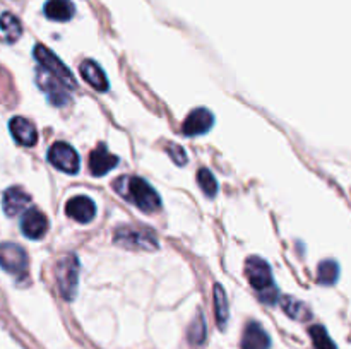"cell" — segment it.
Returning a JSON list of instances; mask_svg holds the SVG:
<instances>
[{
  "instance_id": "ffe728a7",
  "label": "cell",
  "mask_w": 351,
  "mask_h": 349,
  "mask_svg": "<svg viewBox=\"0 0 351 349\" xmlns=\"http://www.w3.org/2000/svg\"><path fill=\"white\" fill-rule=\"evenodd\" d=\"M339 277V266L335 260H324L319 263L317 281L322 286H332Z\"/></svg>"
},
{
  "instance_id": "6da1fadb",
  "label": "cell",
  "mask_w": 351,
  "mask_h": 349,
  "mask_svg": "<svg viewBox=\"0 0 351 349\" xmlns=\"http://www.w3.org/2000/svg\"><path fill=\"white\" fill-rule=\"evenodd\" d=\"M117 194L144 212H154L161 207V198L147 181L139 177H122L113 183Z\"/></svg>"
},
{
  "instance_id": "8fae6325",
  "label": "cell",
  "mask_w": 351,
  "mask_h": 349,
  "mask_svg": "<svg viewBox=\"0 0 351 349\" xmlns=\"http://www.w3.org/2000/svg\"><path fill=\"white\" fill-rule=\"evenodd\" d=\"M36 77H38L36 82H38V86H40V89L43 92H47L48 98H50V101L53 103V105L62 106L69 101L67 89H65V86L62 84L57 77H53L51 74H48L45 68H41V70L38 72Z\"/></svg>"
},
{
  "instance_id": "2e32d148",
  "label": "cell",
  "mask_w": 351,
  "mask_h": 349,
  "mask_svg": "<svg viewBox=\"0 0 351 349\" xmlns=\"http://www.w3.org/2000/svg\"><path fill=\"white\" fill-rule=\"evenodd\" d=\"M81 75L82 79H84L86 82H88L89 86H91L93 89H96V91L99 92H106V89H108V79H106L105 72L101 70V67H99L96 62L93 60H84L81 64Z\"/></svg>"
},
{
  "instance_id": "d4e9b609",
  "label": "cell",
  "mask_w": 351,
  "mask_h": 349,
  "mask_svg": "<svg viewBox=\"0 0 351 349\" xmlns=\"http://www.w3.org/2000/svg\"><path fill=\"white\" fill-rule=\"evenodd\" d=\"M167 151H168V154H170L171 159H173L178 166H184V164L187 163V154H185V151L182 149L180 146H177V144L173 146V144H170Z\"/></svg>"
},
{
  "instance_id": "7a4b0ae2",
  "label": "cell",
  "mask_w": 351,
  "mask_h": 349,
  "mask_svg": "<svg viewBox=\"0 0 351 349\" xmlns=\"http://www.w3.org/2000/svg\"><path fill=\"white\" fill-rule=\"evenodd\" d=\"M245 276L264 303H274L278 300L273 272L266 260L261 257H249L245 262Z\"/></svg>"
},
{
  "instance_id": "52a82bcc",
  "label": "cell",
  "mask_w": 351,
  "mask_h": 349,
  "mask_svg": "<svg viewBox=\"0 0 351 349\" xmlns=\"http://www.w3.org/2000/svg\"><path fill=\"white\" fill-rule=\"evenodd\" d=\"M48 161L53 164L57 170L64 171V173L75 174L79 171V154L75 153L74 147L67 142H55L53 146L48 149Z\"/></svg>"
},
{
  "instance_id": "30bf717a",
  "label": "cell",
  "mask_w": 351,
  "mask_h": 349,
  "mask_svg": "<svg viewBox=\"0 0 351 349\" xmlns=\"http://www.w3.org/2000/svg\"><path fill=\"white\" fill-rule=\"evenodd\" d=\"M65 214L81 224H88L96 216V205L88 195H75L65 204Z\"/></svg>"
},
{
  "instance_id": "d6986e66",
  "label": "cell",
  "mask_w": 351,
  "mask_h": 349,
  "mask_svg": "<svg viewBox=\"0 0 351 349\" xmlns=\"http://www.w3.org/2000/svg\"><path fill=\"white\" fill-rule=\"evenodd\" d=\"M0 29L5 34L7 41H16L23 34V26H21L19 19L14 14L3 12L0 16Z\"/></svg>"
},
{
  "instance_id": "7c38bea8",
  "label": "cell",
  "mask_w": 351,
  "mask_h": 349,
  "mask_svg": "<svg viewBox=\"0 0 351 349\" xmlns=\"http://www.w3.org/2000/svg\"><path fill=\"white\" fill-rule=\"evenodd\" d=\"M119 164V157L115 154L110 153L106 149V146L99 144L91 154H89V171H91L95 177H103L108 171H112L113 168H117Z\"/></svg>"
},
{
  "instance_id": "e0dca14e",
  "label": "cell",
  "mask_w": 351,
  "mask_h": 349,
  "mask_svg": "<svg viewBox=\"0 0 351 349\" xmlns=\"http://www.w3.org/2000/svg\"><path fill=\"white\" fill-rule=\"evenodd\" d=\"M75 14V7L71 0H48L45 3V16L51 21L65 23L71 21Z\"/></svg>"
},
{
  "instance_id": "4fadbf2b",
  "label": "cell",
  "mask_w": 351,
  "mask_h": 349,
  "mask_svg": "<svg viewBox=\"0 0 351 349\" xmlns=\"http://www.w3.org/2000/svg\"><path fill=\"white\" fill-rule=\"evenodd\" d=\"M31 202V195L24 192L21 187H10L7 188L2 198V207L9 218L19 216L26 211V207Z\"/></svg>"
},
{
  "instance_id": "9c48e42d",
  "label": "cell",
  "mask_w": 351,
  "mask_h": 349,
  "mask_svg": "<svg viewBox=\"0 0 351 349\" xmlns=\"http://www.w3.org/2000/svg\"><path fill=\"white\" fill-rule=\"evenodd\" d=\"M213 113L206 108H195L189 113L187 118L184 120V125H182V132L187 137H195L202 135V133L209 132L213 129Z\"/></svg>"
},
{
  "instance_id": "5b68a950",
  "label": "cell",
  "mask_w": 351,
  "mask_h": 349,
  "mask_svg": "<svg viewBox=\"0 0 351 349\" xmlns=\"http://www.w3.org/2000/svg\"><path fill=\"white\" fill-rule=\"evenodd\" d=\"M34 58L40 62L41 68H45V70H47L48 74L53 75V77H57L62 84L69 86V88H75V81L72 72L69 70V68L62 64L60 58L55 53H51L47 47L36 44V47H34Z\"/></svg>"
},
{
  "instance_id": "ba28073f",
  "label": "cell",
  "mask_w": 351,
  "mask_h": 349,
  "mask_svg": "<svg viewBox=\"0 0 351 349\" xmlns=\"http://www.w3.org/2000/svg\"><path fill=\"white\" fill-rule=\"evenodd\" d=\"M21 231L29 240L43 238L48 231L47 216L36 207H31L27 211H24L23 219H21Z\"/></svg>"
},
{
  "instance_id": "5bb4252c",
  "label": "cell",
  "mask_w": 351,
  "mask_h": 349,
  "mask_svg": "<svg viewBox=\"0 0 351 349\" xmlns=\"http://www.w3.org/2000/svg\"><path fill=\"white\" fill-rule=\"evenodd\" d=\"M9 130L12 133L14 140L24 147H33L38 142L36 127L23 116H14L9 122Z\"/></svg>"
},
{
  "instance_id": "8992f818",
  "label": "cell",
  "mask_w": 351,
  "mask_h": 349,
  "mask_svg": "<svg viewBox=\"0 0 351 349\" xmlns=\"http://www.w3.org/2000/svg\"><path fill=\"white\" fill-rule=\"evenodd\" d=\"M0 267L12 276H26L27 253L17 243H0Z\"/></svg>"
},
{
  "instance_id": "277c9868",
  "label": "cell",
  "mask_w": 351,
  "mask_h": 349,
  "mask_svg": "<svg viewBox=\"0 0 351 349\" xmlns=\"http://www.w3.org/2000/svg\"><path fill=\"white\" fill-rule=\"evenodd\" d=\"M57 283L62 298L67 301L74 300L79 284V260L74 253L62 257L57 263Z\"/></svg>"
},
{
  "instance_id": "603a6c76",
  "label": "cell",
  "mask_w": 351,
  "mask_h": 349,
  "mask_svg": "<svg viewBox=\"0 0 351 349\" xmlns=\"http://www.w3.org/2000/svg\"><path fill=\"white\" fill-rule=\"evenodd\" d=\"M197 183L208 197H215L218 194V181H216V178L213 177L208 168H201L197 171Z\"/></svg>"
},
{
  "instance_id": "3957f363",
  "label": "cell",
  "mask_w": 351,
  "mask_h": 349,
  "mask_svg": "<svg viewBox=\"0 0 351 349\" xmlns=\"http://www.w3.org/2000/svg\"><path fill=\"white\" fill-rule=\"evenodd\" d=\"M115 243L130 250H156L158 242L149 228L137 226H120L115 231Z\"/></svg>"
},
{
  "instance_id": "ac0fdd59",
  "label": "cell",
  "mask_w": 351,
  "mask_h": 349,
  "mask_svg": "<svg viewBox=\"0 0 351 349\" xmlns=\"http://www.w3.org/2000/svg\"><path fill=\"white\" fill-rule=\"evenodd\" d=\"M281 305H283V310L287 311L291 318H295V320L305 322L312 317V311L308 310L307 305L302 303V301H298V300H295V298L285 296L283 300H281Z\"/></svg>"
},
{
  "instance_id": "9a60e30c",
  "label": "cell",
  "mask_w": 351,
  "mask_h": 349,
  "mask_svg": "<svg viewBox=\"0 0 351 349\" xmlns=\"http://www.w3.org/2000/svg\"><path fill=\"white\" fill-rule=\"evenodd\" d=\"M271 339L263 325L257 322H250L243 331L242 349H269Z\"/></svg>"
},
{
  "instance_id": "44dd1931",
  "label": "cell",
  "mask_w": 351,
  "mask_h": 349,
  "mask_svg": "<svg viewBox=\"0 0 351 349\" xmlns=\"http://www.w3.org/2000/svg\"><path fill=\"white\" fill-rule=\"evenodd\" d=\"M215 311L219 327L225 328L228 322V300H226L225 289L219 284H215Z\"/></svg>"
},
{
  "instance_id": "cb8c5ba5",
  "label": "cell",
  "mask_w": 351,
  "mask_h": 349,
  "mask_svg": "<svg viewBox=\"0 0 351 349\" xmlns=\"http://www.w3.org/2000/svg\"><path fill=\"white\" fill-rule=\"evenodd\" d=\"M189 339H191L194 344H201L206 339V322L202 315H197V318L194 320V324L191 325V331H189Z\"/></svg>"
},
{
  "instance_id": "7402d4cb",
  "label": "cell",
  "mask_w": 351,
  "mask_h": 349,
  "mask_svg": "<svg viewBox=\"0 0 351 349\" xmlns=\"http://www.w3.org/2000/svg\"><path fill=\"white\" fill-rule=\"evenodd\" d=\"M308 332H311V337L315 349H338L335 342H332V339L329 337L328 331L322 325H312Z\"/></svg>"
}]
</instances>
